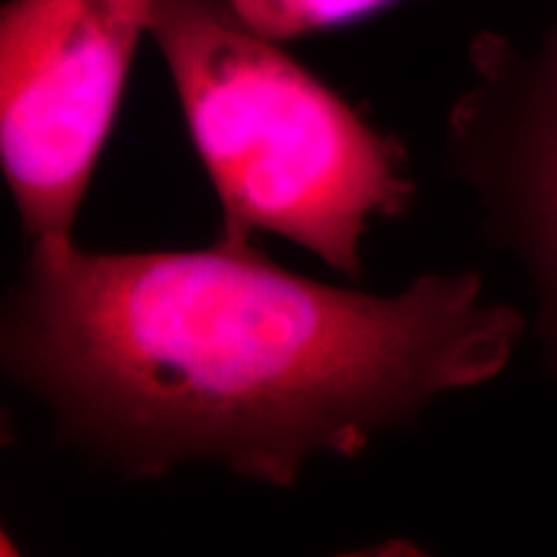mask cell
Masks as SVG:
<instances>
[{
  "label": "cell",
  "mask_w": 557,
  "mask_h": 557,
  "mask_svg": "<svg viewBox=\"0 0 557 557\" xmlns=\"http://www.w3.org/2000/svg\"><path fill=\"white\" fill-rule=\"evenodd\" d=\"M472 65L475 81L447 116V158L487 235L524 271L557 372V29L532 52L483 37Z\"/></svg>",
  "instance_id": "4"
},
{
  "label": "cell",
  "mask_w": 557,
  "mask_h": 557,
  "mask_svg": "<svg viewBox=\"0 0 557 557\" xmlns=\"http://www.w3.org/2000/svg\"><path fill=\"white\" fill-rule=\"evenodd\" d=\"M150 39L220 205L218 240L276 235L359 282L369 230L416 199L406 145L227 0H156Z\"/></svg>",
  "instance_id": "2"
},
{
  "label": "cell",
  "mask_w": 557,
  "mask_h": 557,
  "mask_svg": "<svg viewBox=\"0 0 557 557\" xmlns=\"http://www.w3.org/2000/svg\"><path fill=\"white\" fill-rule=\"evenodd\" d=\"M253 29L276 41L354 26L400 0H227Z\"/></svg>",
  "instance_id": "5"
},
{
  "label": "cell",
  "mask_w": 557,
  "mask_h": 557,
  "mask_svg": "<svg viewBox=\"0 0 557 557\" xmlns=\"http://www.w3.org/2000/svg\"><path fill=\"white\" fill-rule=\"evenodd\" d=\"M524 336L475 271L393 295L276 267L259 243L101 253L32 246L0 315V367L54 438L135 480L214 465L295 485L436 400L498 377Z\"/></svg>",
  "instance_id": "1"
},
{
  "label": "cell",
  "mask_w": 557,
  "mask_h": 557,
  "mask_svg": "<svg viewBox=\"0 0 557 557\" xmlns=\"http://www.w3.org/2000/svg\"><path fill=\"white\" fill-rule=\"evenodd\" d=\"M156 0H9L0 11V165L32 246L75 222L120 116Z\"/></svg>",
  "instance_id": "3"
}]
</instances>
